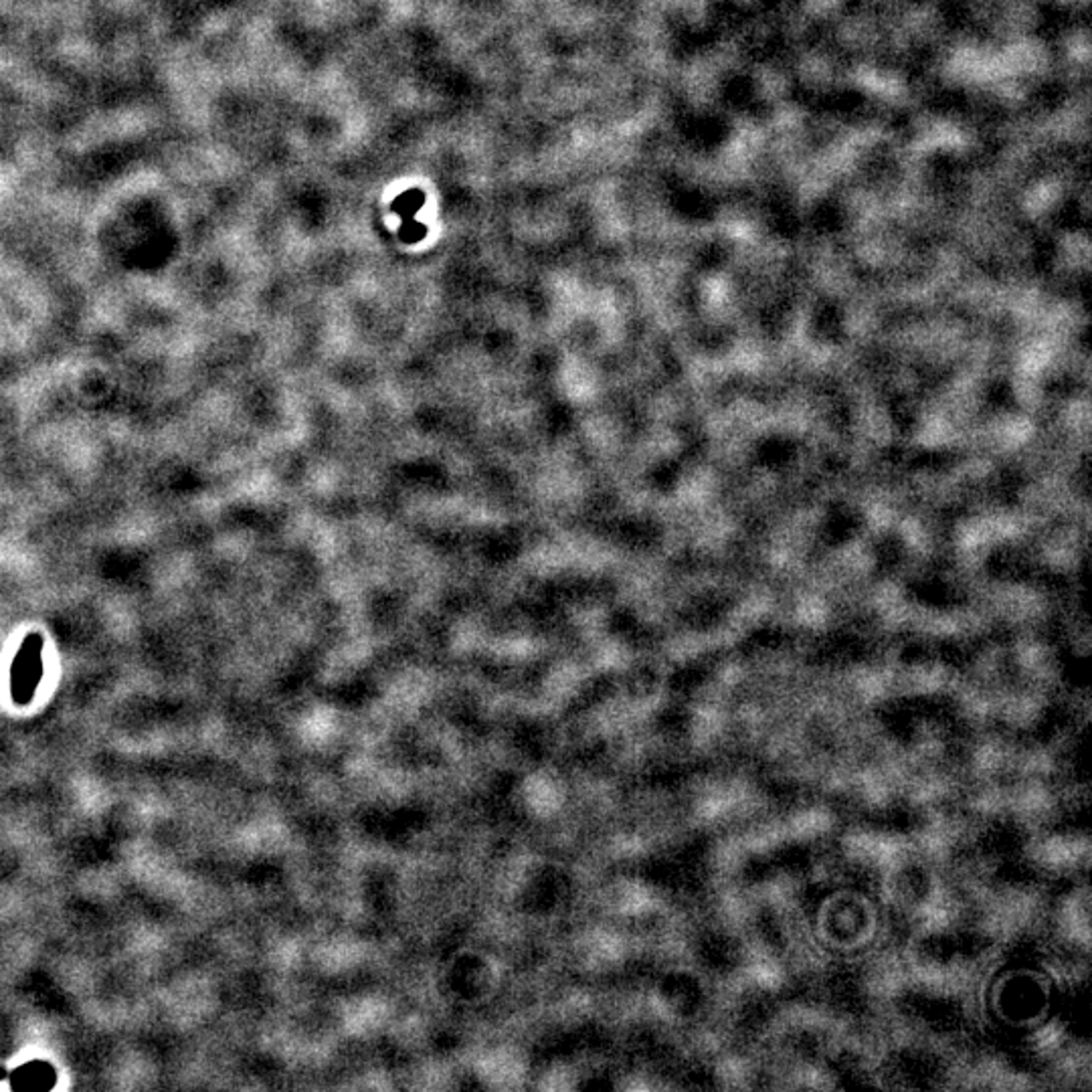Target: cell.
<instances>
[{
    "instance_id": "obj_1",
    "label": "cell",
    "mask_w": 1092,
    "mask_h": 1092,
    "mask_svg": "<svg viewBox=\"0 0 1092 1092\" xmlns=\"http://www.w3.org/2000/svg\"><path fill=\"white\" fill-rule=\"evenodd\" d=\"M43 638L33 634L20 645L13 664V696L18 704H27L43 676Z\"/></svg>"
}]
</instances>
